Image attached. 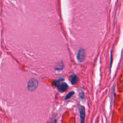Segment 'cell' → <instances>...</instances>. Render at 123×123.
Masks as SVG:
<instances>
[{"mask_svg":"<svg viewBox=\"0 0 123 123\" xmlns=\"http://www.w3.org/2000/svg\"><path fill=\"white\" fill-rule=\"evenodd\" d=\"M38 85V82L36 78H31L28 82L27 88L28 90L30 91H33L37 88Z\"/></svg>","mask_w":123,"mask_h":123,"instance_id":"6da1fadb","label":"cell"},{"mask_svg":"<svg viewBox=\"0 0 123 123\" xmlns=\"http://www.w3.org/2000/svg\"><path fill=\"white\" fill-rule=\"evenodd\" d=\"M85 58V52L84 49H81L78 51L77 54V59L80 62H83Z\"/></svg>","mask_w":123,"mask_h":123,"instance_id":"7a4b0ae2","label":"cell"},{"mask_svg":"<svg viewBox=\"0 0 123 123\" xmlns=\"http://www.w3.org/2000/svg\"><path fill=\"white\" fill-rule=\"evenodd\" d=\"M79 113H80V123H85V109L84 106H79Z\"/></svg>","mask_w":123,"mask_h":123,"instance_id":"3957f363","label":"cell"},{"mask_svg":"<svg viewBox=\"0 0 123 123\" xmlns=\"http://www.w3.org/2000/svg\"><path fill=\"white\" fill-rule=\"evenodd\" d=\"M58 89V91L61 92H64L67 90L68 88V85L66 83H65L64 82H61L58 86H57Z\"/></svg>","mask_w":123,"mask_h":123,"instance_id":"277c9868","label":"cell"},{"mask_svg":"<svg viewBox=\"0 0 123 123\" xmlns=\"http://www.w3.org/2000/svg\"><path fill=\"white\" fill-rule=\"evenodd\" d=\"M69 80L70 81V82L72 83L73 85H75L78 83V78L76 74H72L69 77Z\"/></svg>","mask_w":123,"mask_h":123,"instance_id":"5b68a950","label":"cell"},{"mask_svg":"<svg viewBox=\"0 0 123 123\" xmlns=\"http://www.w3.org/2000/svg\"><path fill=\"white\" fill-rule=\"evenodd\" d=\"M63 67H64L63 63H62V62H60V63L58 64L56 67H55V69H56V70H61L63 68Z\"/></svg>","mask_w":123,"mask_h":123,"instance_id":"8992f818","label":"cell"},{"mask_svg":"<svg viewBox=\"0 0 123 123\" xmlns=\"http://www.w3.org/2000/svg\"><path fill=\"white\" fill-rule=\"evenodd\" d=\"M74 94V91H71V92H70L67 95V96L66 97V98H65V99L66 100H67V99H69L71 97H72V96H73V94Z\"/></svg>","mask_w":123,"mask_h":123,"instance_id":"52a82bcc","label":"cell"},{"mask_svg":"<svg viewBox=\"0 0 123 123\" xmlns=\"http://www.w3.org/2000/svg\"><path fill=\"white\" fill-rule=\"evenodd\" d=\"M79 96H80V97L81 98H84V92H83V91H81V92H80V93H79Z\"/></svg>","mask_w":123,"mask_h":123,"instance_id":"ba28073f","label":"cell"},{"mask_svg":"<svg viewBox=\"0 0 123 123\" xmlns=\"http://www.w3.org/2000/svg\"><path fill=\"white\" fill-rule=\"evenodd\" d=\"M51 123H56V120H54V121H52Z\"/></svg>","mask_w":123,"mask_h":123,"instance_id":"9c48e42d","label":"cell"}]
</instances>
